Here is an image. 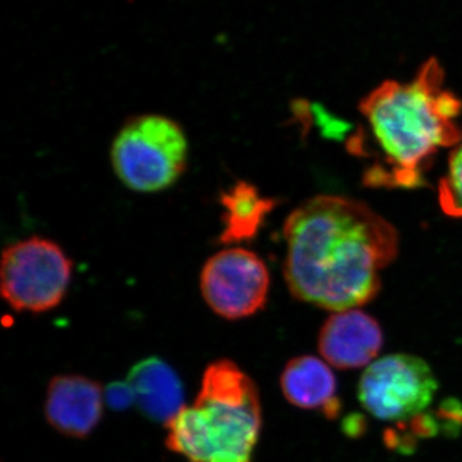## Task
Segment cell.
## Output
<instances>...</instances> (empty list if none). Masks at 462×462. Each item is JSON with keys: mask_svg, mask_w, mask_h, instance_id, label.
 Instances as JSON below:
<instances>
[{"mask_svg": "<svg viewBox=\"0 0 462 462\" xmlns=\"http://www.w3.org/2000/svg\"><path fill=\"white\" fill-rule=\"evenodd\" d=\"M284 278L291 296L333 312L378 296L382 273L398 256L396 227L372 207L340 196L307 199L282 227Z\"/></svg>", "mask_w": 462, "mask_h": 462, "instance_id": "obj_1", "label": "cell"}, {"mask_svg": "<svg viewBox=\"0 0 462 462\" xmlns=\"http://www.w3.org/2000/svg\"><path fill=\"white\" fill-rule=\"evenodd\" d=\"M364 126L349 151L366 158L367 187L415 189L440 149L462 138L457 118L462 102L445 88V71L431 58L409 83L389 80L370 91L360 105Z\"/></svg>", "mask_w": 462, "mask_h": 462, "instance_id": "obj_2", "label": "cell"}, {"mask_svg": "<svg viewBox=\"0 0 462 462\" xmlns=\"http://www.w3.org/2000/svg\"><path fill=\"white\" fill-rule=\"evenodd\" d=\"M254 380L229 360L208 365L196 402L167 428L166 446L187 462H254L263 427Z\"/></svg>", "mask_w": 462, "mask_h": 462, "instance_id": "obj_3", "label": "cell"}, {"mask_svg": "<svg viewBox=\"0 0 462 462\" xmlns=\"http://www.w3.org/2000/svg\"><path fill=\"white\" fill-rule=\"evenodd\" d=\"M189 144L180 125L162 115L130 118L116 135L112 167L125 187L138 193L165 190L187 169Z\"/></svg>", "mask_w": 462, "mask_h": 462, "instance_id": "obj_4", "label": "cell"}, {"mask_svg": "<svg viewBox=\"0 0 462 462\" xmlns=\"http://www.w3.org/2000/svg\"><path fill=\"white\" fill-rule=\"evenodd\" d=\"M74 263L56 242L32 236L5 248L2 296L14 311H51L65 300Z\"/></svg>", "mask_w": 462, "mask_h": 462, "instance_id": "obj_5", "label": "cell"}, {"mask_svg": "<svg viewBox=\"0 0 462 462\" xmlns=\"http://www.w3.org/2000/svg\"><path fill=\"white\" fill-rule=\"evenodd\" d=\"M430 365L411 355H389L367 366L358 385L366 411L383 421H406L420 415L437 392Z\"/></svg>", "mask_w": 462, "mask_h": 462, "instance_id": "obj_6", "label": "cell"}, {"mask_svg": "<svg viewBox=\"0 0 462 462\" xmlns=\"http://www.w3.org/2000/svg\"><path fill=\"white\" fill-rule=\"evenodd\" d=\"M270 273L263 258L249 249H221L203 264L200 291L207 305L220 318L240 320L266 306Z\"/></svg>", "mask_w": 462, "mask_h": 462, "instance_id": "obj_7", "label": "cell"}, {"mask_svg": "<svg viewBox=\"0 0 462 462\" xmlns=\"http://www.w3.org/2000/svg\"><path fill=\"white\" fill-rule=\"evenodd\" d=\"M384 337L379 322L361 310L333 312L319 334V349L331 366L354 370L373 364Z\"/></svg>", "mask_w": 462, "mask_h": 462, "instance_id": "obj_8", "label": "cell"}, {"mask_svg": "<svg viewBox=\"0 0 462 462\" xmlns=\"http://www.w3.org/2000/svg\"><path fill=\"white\" fill-rule=\"evenodd\" d=\"M105 391L99 383L69 374L51 379L45 397V419L63 436L85 438L98 427Z\"/></svg>", "mask_w": 462, "mask_h": 462, "instance_id": "obj_9", "label": "cell"}, {"mask_svg": "<svg viewBox=\"0 0 462 462\" xmlns=\"http://www.w3.org/2000/svg\"><path fill=\"white\" fill-rule=\"evenodd\" d=\"M127 382L135 394V403L149 420L167 425L185 407L181 380L161 358L148 357L134 365Z\"/></svg>", "mask_w": 462, "mask_h": 462, "instance_id": "obj_10", "label": "cell"}, {"mask_svg": "<svg viewBox=\"0 0 462 462\" xmlns=\"http://www.w3.org/2000/svg\"><path fill=\"white\" fill-rule=\"evenodd\" d=\"M282 394L289 403L303 410H321L328 418L339 411L337 380L320 358L300 356L285 365L281 376Z\"/></svg>", "mask_w": 462, "mask_h": 462, "instance_id": "obj_11", "label": "cell"}, {"mask_svg": "<svg viewBox=\"0 0 462 462\" xmlns=\"http://www.w3.org/2000/svg\"><path fill=\"white\" fill-rule=\"evenodd\" d=\"M223 207V230L218 242L224 245H236L249 242L263 226L267 215L275 208L276 200L267 199L251 182L236 181L220 194Z\"/></svg>", "mask_w": 462, "mask_h": 462, "instance_id": "obj_12", "label": "cell"}, {"mask_svg": "<svg viewBox=\"0 0 462 462\" xmlns=\"http://www.w3.org/2000/svg\"><path fill=\"white\" fill-rule=\"evenodd\" d=\"M438 200L447 216L462 218V138L452 148L445 175L438 185Z\"/></svg>", "mask_w": 462, "mask_h": 462, "instance_id": "obj_13", "label": "cell"}, {"mask_svg": "<svg viewBox=\"0 0 462 462\" xmlns=\"http://www.w3.org/2000/svg\"><path fill=\"white\" fill-rule=\"evenodd\" d=\"M105 402L115 411H125L135 403V394L129 382H114L105 389Z\"/></svg>", "mask_w": 462, "mask_h": 462, "instance_id": "obj_14", "label": "cell"}]
</instances>
